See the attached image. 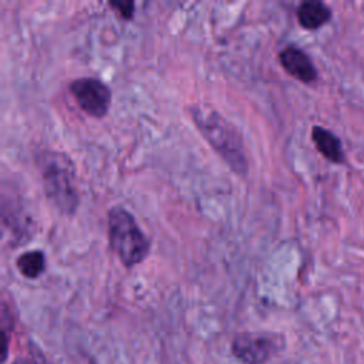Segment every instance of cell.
<instances>
[{
	"label": "cell",
	"instance_id": "2",
	"mask_svg": "<svg viewBox=\"0 0 364 364\" xmlns=\"http://www.w3.org/2000/svg\"><path fill=\"white\" fill-rule=\"evenodd\" d=\"M36 162L43 181V191L51 205L63 215H74L80 196L75 186V168L70 156L54 149H41Z\"/></svg>",
	"mask_w": 364,
	"mask_h": 364
},
{
	"label": "cell",
	"instance_id": "1",
	"mask_svg": "<svg viewBox=\"0 0 364 364\" xmlns=\"http://www.w3.org/2000/svg\"><path fill=\"white\" fill-rule=\"evenodd\" d=\"M189 109L196 128L215 152L236 175L245 176L249 171V162L239 129L219 111L206 104H196Z\"/></svg>",
	"mask_w": 364,
	"mask_h": 364
},
{
	"label": "cell",
	"instance_id": "8",
	"mask_svg": "<svg viewBox=\"0 0 364 364\" xmlns=\"http://www.w3.org/2000/svg\"><path fill=\"white\" fill-rule=\"evenodd\" d=\"M311 141L316 145V149L330 162L333 164H343L346 159L343 145L340 138L333 134L331 131L314 125L311 128Z\"/></svg>",
	"mask_w": 364,
	"mask_h": 364
},
{
	"label": "cell",
	"instance_id": "5",
	"mask_svg": "<svg viewBox=\"0 0 364 364\" xmlns=\"http://www.w3.org/2000/svg\"><path fill=\"white\" fill-rule=\"evenodd\" d=\"M280 348V337L270 333H239L232 341V354L243 364H264Z\"/></svg>",
	"mask_w": 364,
	"mask_h": 364
},
{
	"label": "cell",
	"instance_id": "11",
	"mask_svg": "<svg viewBox=\"0 0 364 364\" xmlns=\"http://www.w3.org/2000/svg\"><path fill=\"white\" fill-rule=\"evenodd\" d=\"M108 6L112 7L124 20H131L135 11L134 1H108Z\"/></svg>",
	"mask_w": 364,
	"mask_h": 364
},
{
	"label": "cell",
	"instance_id": "7",
	"mask_svg": "<svg viewBox=\"0 0 364 364\" xmlns=\"http://www.w3.org/2000/svg\"><path fill=\"white\" fill-rule=\"evenodd\" d=\"M296 17L306 30H318L331 20V9L318 0H307L297 6Z\"/></svg>",
	"mask_w": 364,
	"mask_h": 364
},
{
	"label": "cell",
	"instance_id": "4",
	"mask_svg": "<svg viewBox=\"0 0 364 364\" xmlns=\"http://www.w3.org/2000/svg\"><path fill=\"white\" fill-rule=\"evenodd\" d=\"M70 94L77 105L92 118L107 115L112 94L109 87L97 77H80L68 84Z\"/></svg>",
	"mask_w": 364,
	"mask_h": 364
},
{
	"label": "cell",
	"instance_id": "3",
	"mask_svg": "<svg viewBox=\"0 0 364 364\" xmlns=\"http://www.w3.org/2000/svg\"><path fill=\"white\" fill-rule=\"evenodd\" d=\"M108 242L125 267L142 263L151 252V239L141 229L134 215L124 206H112L107 213Z\"/></svg>",
	"mask_w": 364,
	"mask_h": 364
},
{
	"label": "cell",
	"instance_id": "10",
	"mask_svg": "<svg viewBox=\"0 0 364 364\" xmlns=\"http://www.w3.org/2000/svg\"><path fill=\"white\" fill-rule=\"evenodd\" d=\"M14 324H16L14 309L7 301L6 296H3V300H1V320H0V328H1V336H3V355H1L3 363L7 360L9 341H10V336L13 333Z\"/></svg>",
	"mask_w": 364,
	"mask_h": 364
},
{
	"label": "cell",
	"instance_id": "6",
	"mask_svg": "<svg viewBox=\"0 0 364 364\" xmlns=\"http://www.w3.org/2000/svg\"><path fill=\"white\" fill-rule=\"evenodd\" d=\"M279 63L290 77L303 84H313L318 77L317 68L309 54L293 44L279 53Z\"/></svg>",
	"mask_w": 364,
	"mask_h": 364
},
{
	"label": "cell",
	"instance_id": "12",
	"mask_svg": "<svg viewBox=\"0 0 364 364\" xmlns=\"http://www.w3.org/2000/svg\"><path fill=\"white\" fill-rule=\"evenodd\" d=\"M28 351H30V360L33 364H53L47 355L34 344L30 341V347H28Z\"/></svg>",
	"mask_w": 364,
	"mask_h": 364
},
{
	"label": "cell",
	"instance_id": "13",
	"mask_svg": "<svg viewBox=\"0 0 364 364\" xmlns=\"http://www.w3.org/2000/svg\"><path fill=\"white\" fill-rule=\"evenodd\" d=\"M13 364H33V363H31V360H28V358H26V357H17V358L13 361Z\"/></svg>",
	"mask_w": 364,
	"mask_h": 364
},
{
	"label": "cell",
	"instance_id": "9",
	"mask_svg": "<svg viewBox=\"0 0 364 364\" xmlns=\"http://www.w3.org/2000/svg\"><path fill=\"white\" fill-rule=\"evenodd\" d=\"M16 267L26 279H37L46 270V255L41 250H28L16 259Z\"/></svg>",
	"mask_w": 364,
	"mask_h": 364
}]
</instances>
